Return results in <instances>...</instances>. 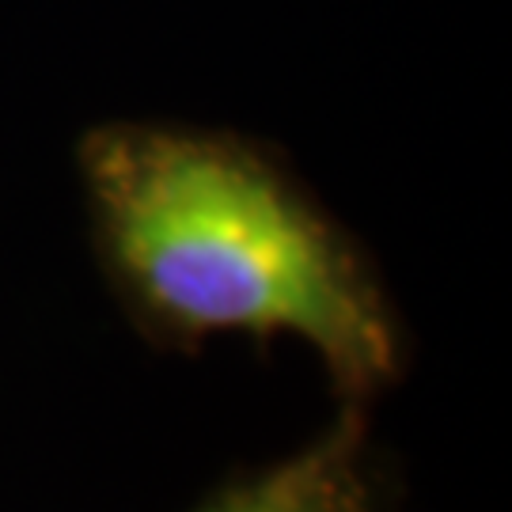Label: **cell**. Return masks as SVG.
Returning a JSON list of instances; mask_svg holds the SVG:
<instances>
[{"label": "cell", "mask_w": 512, "mask_h": 512, "mask_svg": "<svg viewBox=\"0 0 512 512\" xmlns=\"http://www.w3.org/2000/svg\"><path fill=\"white\" fill-rule=\"evenodd\" d=\"M190 512H399V482L372 429V406L334 403L300 452L228 478Z\"/></svg>", "instance_id": "7a4b0ae2"}, {"label": "cell", "mask_w": 512, "mask_h": 512, "mask_svg": "<svg viewBox=\"0 0 512 512\" xmlns=\"http://www.w3.org/2000/svg\"><path fill=\"white\" fill-rule=\"evenodd\" d=\"M95 266L141 342L202 353L281 334L319 357L334 403L376 406L410 372V330L361 236L277 145L220 126L110 118L76 137Z\"/></svg>", "instance_id": "6da1fadb"}]
</instances>
